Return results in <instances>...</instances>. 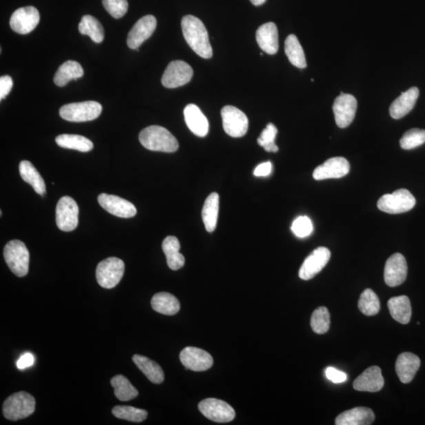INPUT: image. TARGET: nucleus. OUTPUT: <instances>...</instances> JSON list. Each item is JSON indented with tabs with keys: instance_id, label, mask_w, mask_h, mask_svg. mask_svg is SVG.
I'll return each mask as SVG.
<instances>
[{
	"instance_id": "nucleus-1",
	"label": "nucleus",
	"mask_w": 425,
	"mask_h": 425,
	"mask_svg": "<svg viewBox=\"0 0 425 425\" xmlns=\"http://www.w3.org/2000/svg\"><path fill=\"white\" fill-rule=\"evenodd\" d=\"M181 27L185 41L193 51L203 59H211L213 49L202 21L195 16L187 15L182 19Z\"/></svg>"
},
{
	"instance_id": "nucleus-2",
	"label": "nucleus",
	"mask_w": 425,
	"mask_h": 425,
	"mask_svg": "<svg viewBox=\"0 0 425 425\" xmlns=\"http://www.w3.org/2000/svg\"><path fill=\"white\" fill-rule=\"evenodd\" d=\"M139 140L143 147L152 152L173 153L179 148L176 137L162 126L147 127L141 132Z\"/></svg>"
},
{
	"instance_id": "nucleus-3",
	"label": "nucleus",
	"mask_w": 425,
	"mask_h": 425,
	"mask_svg": "<svg viewBox=\"0 0 425 425\" xmlns=\"http://www.w3.org/2000/svg\"><path fill=\"white\" fill-rule=\"evenodd\" d=\"M36 400L30 394L20 391L8 397L3 406V416L10 421H19L32 415Z\"/></svg>"
},
{
	"instance_id": "nucleus-4",
	"label": "nucleus",
	"mask_w": 425,
	"mask_h": 425,
	"mask_svg": "<svg viewBox=\"0 0 425 425\" xmlns=\"http://www.w3.org/2000/svg\"><path fill=\"white\" fill-rule=\"evenodd\" d=\"M3 256L11 271L18 277L23 278L29 272L30 252L23 242H8L4 247Z\"/></svg>"
},
{
	"instance_id": "nucleus-5",
	"label": "nucleus",
	"mask_w": 425,
	"mask_h": 425,
	"mask_svg": "<svg viewBox=\"0 0 425 425\" xmlns=\"http://www.w3.org/2000/svg\"><path fill=\"white\" fill-rule=\"evenodd\" d=\"M101 103L85 101L64 105L59 110L62 118L71 123H85L95 120L102 113Z\"/></svg>"
},
{
	"instance_id": "nucleus-6",
	"label": "nucleus",
	"mask_w": 425,
	"mask_h": 425,
	"mask_svg": "<svg viewBox=\"0 0 425 425\" xmlns=\"http://www.w3.org/2000/svg\"><path fill=\"white\" fill-rule=\"evenodd\" d=\"M125 273V263L121 259L110 257L99 263L96 268V280L104 289H114L117 286Z\"/></svg>"
},
{
	"instance_id": "nucleus-7",
	"label": "nucleus",
	"mask_w": 425,
	"mask_h": 425,
	"mask_svg": "<svg viewBox=\"0 0 425 425\" xmlns=\"http://www.w3.org/2000/svg\"><path fill=\"white\" fill-rule=\"evenodd\" d=\"M415 205L416 198L411 191L404 189L397 190L391 194H386L377 202L380 211L391 214L410 211Z\"/></svg>"
},
{
	"instance_id": "nucleus-8",
	"label": "nucleus",
	"mask_w": 425,
	"mask_h": 425,
	"mask_svg": "<svg viewBox=\"0 0 425 425\" xmlns=\"http://www.w3.org/2000/svg\"><path fill=\"white\" fill-rule=\"evenodd\" d=\"M56 224L63 231H74L79 225V207L70 196L60 198L56 206Z\"/></svg>"
},
{
	"instance_id": "nucleus-9",
	"label": "nucleus",
	"mask_w": 425,
	"mask_h": 425,
	"mask_svg": "<svg viewBox=\"0 0 425 425\" xmlns=\"http://www.w3.org/2000/svg\"><path fill=\"white\" fill-rule=\"evenodd\" d=\"M220 114L226 134L234 138L246 135L249 121L244 112L235 107L225 106Z\"/></svg>"
},
{
	"instance_id": "nucleus-10",
	"label": "nucleus",
	"mask_w": 425,
	"mask_h": 425,
	"mask_svg": "<svg viewBox=\"0 0 425 425\" xmlns=\"http://www.w3.org/2000/svg\"><path fill=\"white\" fill-rule=\"evenodd\" d=\"M198 409L209 420L218 423H227L234 420L236 413L227 402L218 399H206L198 404Z\"/></svg>"
},
{
	"instance_id": "nucleus-11",
	"label": "nucleus",
	"mask_w": 425,
	"mask_h": 425,
	"mask_svg": "<svg viewBox=\"0 0 425 425\" xmlns=\"http://www.w3.org/2000/svg\"><path fill=\"white\" fill-rule=\"evenodd\" d=\"M193 76L191 66L183 61L176 60L171 62L165 69L162 77V84L168 88L184 86Z\"/></svg>"
},
{
	"instance_id": "nucleus-12",
	"label": "nucleus",
	"mask_w": 425,
	"mask_h": 425,
	"mask_svg": "<svg viewBox=\"0 0 425 425\" xmlns=\"http://www.w3.org/2000/svg\"><path fill=\"white\" fill-rule=\"evenodd\" d=\"M357 107L355 97L342 92L341 95L335 99L333 107L336 125L341 129L349 127L355 119Z\"/></svg>"
},
{
	"instance_id": "nucleus-13",
	"label": "nucleus",
	"mask_w": 425,
	"mask_h": 425,
	"mask_svg": "<svg viewBox=\"0 0 425 425\" xmlns=\"http://www.w3.org/2000/svg\"><path fill=\"white\" fill-rule=\"evenodd\" d=\"M41 17L34 7H25L16 10L11 16L10 25L17 33L25 35L36 29Z\"/></svg>"
},
{
	"instance_id": "nucleus-14",
	"label": "nucleus",
	"mask_w": 425,
	"mask_h": 425,
	"mask_svg": "<svg viewBox=\"0 0 425 425\" xmlns=\"http://www.w3.org/2000/svg\"><path fill=\"white\" fill-rule=\"evenodd\" d=\"M330 257L331 252L327 247H318L302 263L299 272L300 278L309 280L315 277L326 266Z\"/></svg>"
},
{
	"instance_id": "nucleus-15",
	"label": "nucleus",
	"mask_w": 425,
	"mask_h": 425,
	"mask_svg": "<svg viewBox=\"0 0 425 425\" xmlns=\"http://www.w3.org/2000/svg\"><path fill=\"white\" fill-rule=\"evenodd\" d=\"M98 202L105 211L119 218H134L137 213L134 204L117 196L102 193L98 197Z\"/></svg>"
},
{
	"instance_id": "nucleus-16",
	"label": "nucleus",
	"mask_w": 425,
	"mask_h": 425,
	"mask_svg": "<svg viewBox=\"0 0 425 425\" xmlns=\"http://www.w3.org/2000/svg\"><path fill=\"white\" fill-rule=\"evenodd\" d=\"M180 360L186 369L196 372L206 371L214 364L213 357L208 352L193 346H187L182 351Z\"/></svg>"
},
{
	"instance_id": "nucleus-17",
	"label": "nucleus",
	"mask_w": 425,
	"mask_h": 425,
	"mask_svg": "<svg viewBox=\"0 0 425 425\" xmlns=\"http://www.w3.org/2000/svg\"><path fill=\"white\" fill-rule=\"evenodd\" d=\"M408 267L406 258L402 253H396L386 262L384 280L386 284L391 288L405 282Z\"/></svg>"
},
{
	"instance_id": "nucleus-18",
	"label": "nucleus",
	"mask_w": 425,
	"mask_h": 425,
	"mask_svg": "<svg viewBox=\"0 0 425 425\" xmlns=\"http://www.w3.org/2000/svg\"><path fill=\"white\" fill-rule=\"evenodd\" d=\"M157 20L153 15L143 17L129 32L127 44L131 49H139L142 43L150 38L156 31Z\"/></svg>"
},
{
	"instance_id": "nucleus-19",
	"label": "nucleus",
	"mask_w": 425,
	"mask_h": 425,
	"mask_svg": "<svg viewBox=\"0 0 425 425\" xmlns=\"http://www.w3.org/2000/svg\"><path fill=\"white\" fill-rule=\"evenodd\" d=\"M350 163L345 158H329L313 171V176L316 180L344 178L349 174Z\"/></svg>"
},
{
	"instance_id": "nucleus-20",
	"label": "nucleus",
	"mask_w": 425,
	"mask_h": 425,
	"mask_svg": "<svg viewBox=\"0 0 425 425\" xmlns=\"http://www.w3.org/2000/svg\"><path fill=\"white\" fill-rule=\"evenodd\" d=\"M384 385V379L382 369L378 366H372L364 371L355 382L354 388L358 391H368V393H377Z\"/></svg>"
},
{
	"instance_id": "nucleus-21",
	"label": "nucleus",
	"mask_w": 425,
	"mask_h": 425,
	"mask_svg": "<svg viewBox=\"0 0 425 425\" xmlns=\"http://www.w3.org/2000/svg\"><path fill=\"white\" fill-rule=\"evenodd\" d=\"M420 366V358L416 355L410 352L402 353L395 363L396 373L400 382L404 384L411 382Z\"/></svg>"
},
{
	"instance_id": "nucleus-22",
	"label": "nucleus",
	"mask_w": 425,
	"mask_h": 425,
	"mask_svg": "<svg viewBox=\"0 0 425 425\" xmlns=\"http://www.w3.org/2000/svg\"><path fill=\"white\" fill-rule=\"evenodd\" d=\"M256 41L263 52L269 54H277L279 49L278 27L273 22H267L258 28Z\"/></svg>"
},
{
	"instance_id": "nucleus-23",
	"label": "nucleus",
	"mask_w": 425,
	"mask_h": 425,
	"mask_svg": "<svg viewBox=\"0 0 425 425\" xmlns=\"http://www.w3.org/2000/svg\"><path fill=\"white\" fill-rule=\"evenodd\" d=\"M418 96L419 90L416 87H413L402 93L401 96L391 105L389 112L391 118L400 119L405 117L415 107Z\"/></svg>"
},
{
	"instance_id": "nucleus-24",
	"label": "nucleus",
	"mask_w": 425,
	"mask_h": 425,
	"mask_svg": "<svg viewBox=\"0 0 425 425\" xmlns=\"http://www.w3.org/2000/svg\"><path fill=\"white\" fill-rule=\"evenodd\" d=\"M184 115L185 123L192 134L200 137H204L208 134V120L196 105H187L185 108Z\"/></svg>"
},
{
	"instance_id": "nucleus-25",
	"label": "nucleus",
	"mask_w": 425,
	"mask_h": 425,
	"mask_svg": "<svg viewBox=\"0 0 425 425\" xmlns=\"http://www.w3.org/2000/svg\"><path fill=\"white\" fill-rule=\"evenodd\" d=\"M375 420L373 411L367 407H356L340 413L335 418L336 425H369Z\"/></svg>"
},
{
	"instance_id": "nucleus-26",
	"label": "nucleus",
	"mask_w": 425,
	"mask_h": 425,
	"mask_svg": "<svg viewBox=\"0 0 425 425\" xmlns=\"http://www.w3.org/2000/svg\"><path fill=\"white\" fill-rule=\"evenodd\" d=\"M388 307L391 317L401 324H408L411 322L412 309L409 298L401 296L391 298L388 300Z\"/></svg>"
},
{
	"instance_id": "nucleus-27",
	"label": "nucleus",
	"mask_w": 425,
	"mask_h": 425,
	"mask_svg": "<svg viewBox=\"0 0 425 425\" xmlns=\"http://www.w3.org/2000/svg\"><path fill=\"white\" fill-rule=\"evenodd\" d=\"M180 244L175 236H167L163 242V250L167 257L168 267L172 270H178L184 267L185 258L180 253Z\"/></svg>"
},
{
	"instance_id": "nucleus-28",
	"label": "nucleus",
	"mask_w": 425,
	"mask_h": 425,
	"mask_svg": "<svg viewBox=\"0 0 425 425\" xmlns=\"http://www.w3.org/2000/svg\"><path fill=\"white\" fill-rule=\"evenodd\" d=\"M219 212V195L213 192L207 198L202 209V218L208 233H213L217 227Z\"/></svg>"
},
{
	"instance_id": "nucleus-29",
	"label": "nucleus",
	"mask_w": 425,
	"mask_h": 425,
	"mask_svg": "<svg viewBox=\"0 0 425 425\" xmlns=\"http://www.w3.org/2000/svg\"><path fill=\"white\" fill-rule=\"evenodd\" d=\"M151 303L154 311L164 314V315H175L180 309L179 300L168 292H160L154 295Z\"/></svg>"
},
{
	"instance_id": "nucleus-30",
	"label": "nucleus",
	"mask_w": 425,
	"mask_h": 425,
	"mask_svg": "<svg viewBox=\"0 0 425 425\" xmlns=\"http://www.w3.org/2000/svg\"><path fill=\"white\" fill-rule=\"evenodd\" d=\"M84 75L81 65L76 61L70 60L59 66L54 77V84L63 87L72 80H77Z\"/></svg>"
},
{
	"instance_id": "nucleus-31",
	"label": "nucleus",
	"mask_w": 425,
	"mask_h": 425,
	"mask_svg": "<svg viewBox=\"0 0 425 425\" xmlns=\"http://www.w3.org/2000/svg\"><path fill=\"white\" fill-rule=\"evenodd\" d=\"M21 178L30 184L37 194L43 196L46 194V185L40 173L29 161H22L19 165Z\"/></svg>"
},
{
	"instance_id": "nucleus-32",
	"label": "nucleus",
	"mask_w": 425,
	"mask_h": 425,
	"mask_svg": "<svg viewBox=\"0 0 425 425\" xmlns=\"http://www.w3.org/2000/svg\"><path fill=\"white\" fill-rule=\"evenodd\" d=\"M132 361L140 371L145 375L151 382L159 384L163 382L165 375L161 366L158 363L149 360L148 357L140 355L132 357Z\"/></svg>"
},
{
	"instance_id": "nucleus-33",
	"label": "nucleus",
	"mask_w": 425,
	"mask_h": 425,
	"mask_svg": "<svg viewBox=\"0 0 425 425\" xmlns=\"http://www.w3.org/2000/svg\"><path fill=\"white\" fill-rule=\"evenodd\" d=\"M284 51L290 63L297 68L304 69L307 68V60L304 51L298 38L294 34H291L286 39Z\"/></svg>"
},
{
	"instance_id": "nucleus-34",
	"label": "nucleus",
	"mask_w": 425,
	"mask_h": 425,
	"mask_svg": "<svg viewBox=\"0 0 425 425\" xmlns=\"http://www.w3.org/2000/svg\"><path fill=\"white\" fill-rule=\"evenodd\" d=\"M55 142L61 147L81 152H88L93 149V143L87 138L80 135H59L55 139Z\"/></svg>"
},
{
	"instance_id": "nucleus-35",
	"label": "nucleus",
	"mask_w": 425,
	"mask_h": 425,
	"mask_svg": "<svg viewBox=\"0 0 425 425\" xmlns=\"http://www.w3.org/2000/svg\"><path fill=\"white\" fill-rule=\"evenodd\" d=\"M79 28L82 35L90 37L94 42L99 43L103 41L104 29L101 22L95 17L91 15L83 16Z\"/></svg>"
},
{
	"instance_id": "nucleus-36",
	"label": "nucleus",
	"mask_w": 425,
	"mask_h": 425,
	"mask_svg": "<svg viewBox=\"0 0 425 425\" xmlns=\"http://www.w3.org/2000/svg\"><path fill=\"white\" fill-rule=\"evenodd\" d=\"M112 387L114 388V395L121 401L126 402L134 400L138 396V391L129 380L123 375H117L110 380Z\"/></svg>"
},
{
	"instance_id": "nucleus-37",
	"label": "nucleus",
	"mask_w": 425,
	"mask_h": 425,
	"mask_svg": "<svg viewBox=\"0 0 425 425\" xmlns=\"http://www.w3.org/2000/svg\"><path fill=\"white\" fill-rule=\"evenodd\" d=\"M358 309L366 316L377 315L380 310L379 298L372 289H366L358 301Z\"/></svg>"
},
{
	"instance_id": "nucleus-38",
	"label": "nucleus",
	"mask_w": 425,
	"mask_h": 425,
	"mask_svg": "<svg viewBox=\"0 0 425 425\" xmlns=\"http://www.w3.org/2000/svg\"><path fill=\"white\" fill-rule=\"evenodd\" d=\"M115 417L132 422H142L146 420L148 413L146 411L129 406H117L113 408Z\"/></svg>"
},
{
	"instance_id": "nucleus-39",
	"label": "nucleus",
	"mask_w": 425,
	"mask_h": 425,
	"mask_svg": "<svg viewBox=\"0 0 425 425\" xmlns=\"http://www.w3.org/2000/svg\"><path fill=\"white\" fill-rule=\"evenodd\" d=\"M311 326L317 334L326 333L330 327V313L326 307L316 309L312 313Z\"/></svg>"
},
{
	"instance_id": "nucleus-40",
	"label": "nucleus",
	"mask_w": 425,
	"mask_h": 425,
	"mask_svg": "<svg viewBox=\"0 0 425 425\" xmlns=\"http://www.w3.org/2000/svg\"><path fill=\"white\" fill-rule=\"evenodd\" d=\"M425 143V130L412 129L408 130L400 140V146L404 150L420 147Z\"/></svg>"
},
{
	"instance_id": "nucleus-41",
	"label": "nucleus",
	"mask_w": 425,
	"mask_h": 425,
	"mask_svg": "<svg viewBox=\"0 0 425 425\" xmlns=\"http://www.w3.org/2000/svg\"><path fill=\"white\" fill-rule=\"evenodd\" d=\"M277 134V127L272 123H269L258 139V145L262 147L267 152H278L279 148L275 143Z\"/></svg>"
},
{
	"instance_id": "nucleus-42",
	"label": "nucleus",
	"mask_w": 425,
	"mask_h": 425,
	"mask_svg": "<svg viewBox=\"0 0 425 425\" xmlns=\"http://www.w3.org/2000/svg\"><path fill=\"white\" fill-rule=\"evenodd\" d=\"M103 4L107 12L117 19L123 18L129 8L127 0H103Z\"/></svg>"
},
{
	"instance_id": "nucleus-43",
	"label": "nucleus",
	"mask_w": 425,
	"mask_h": 425,
	"mask_svg": "<svg viewBox=\"0 0 425 425\" xmlns=\"http://www.w3.org/2000/svg\"><path fill=\"white\" fill-rule=\"evenodd\" d=\"M291 230L297 237L305 238L312 234L313 230L312 222L308 217H299L292 223Z\"/></svg>"
},
{
	"instance_id": "nucleus-44",
	"label": "nucleus",
	"mask_w": 425,
	"mask_h": 425,
	"mask_svg": "<svg viewBox=\"0 0 425 425\" xmlns=\"http://www.w3.org/2000/svg\"><path fill=\"white\" fill-rule=\"evenodd\" d=\"M325 375L331 382L335 384L344 383L347 380V375L333 367H329L325 371Z\"/></svg>"
},
{
	"instance_id": "nucleus-45",
	"label": "nucleus",
	"mask_w": 425,
	"mask_h": 425,
	"mask_svg": "<svg viewBox=\"0 0 425 425\" xmlns=\"http://www.w3.org/2000/svg\"><path fill=\"white\" fill-rule=\"evenodd\" d=\"M13 87V80L8 75L1 76L0 79V99L3 101L8 95Z\"/></svg>"
},
{
	"instance_id": "nucleus-46",
	"label": "nucleus",
	"mask_w": 425,
	"mask_h": 425,
	"mask_svg": "<svg viewBox=\"0 0 425 425\" xmlns=\"http://www.w3.org/2000/svg\"><path fill=\"white\" fill-rule=\"evenodd\" d=\"M35 363V357L31 353H25L23 355H21L16 363L17 367L19 369H25L26 368H29L33 366V364Z\"/></svg>"
},
{
	"instance_id": "nucleus-47",
	"label": "nucleus",
	"mask_w": 425,
	"mask_h": 425,
	"mask_svg": "<svg viewBox=\"0 0 425 425\" xmlns=\"http://www.w3.org/2000/svg\"><path fill=\"white\" fill-rule=\"evenodd\" d=\"M272 172V163L267 162L258 165L253 171V175L256 176H267Z\"/></svg>"
},
{
	"instance_id": "nucleus-48",
	"label": "nucleus",
	"mask_w": 425,
	"mask_h": 425,
	"mask_svg": "<svg viewBox=\"0 0 425 425\" xmlns=\"http://www.w3.org/2000/svg\"><path fill=\"white\" fill-rule=\"evenodd\" d=\"M250 1L255 6H261L266 2L267 0H250Z\"/></svg>"
}]
</instances>
